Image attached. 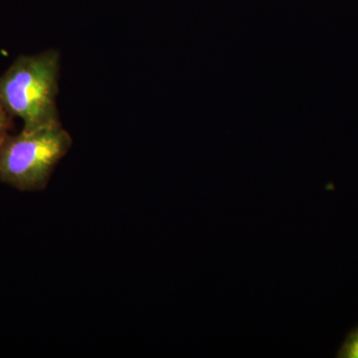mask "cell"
<instances>
[{"mask_svg": "<svg viewBox=\"0 0 358 358\" xmlns=\"http://www.w3.org/2000/svg\"><path fill=\"white\" fill-rule=\"evenodd\" d=\"M60 52L55 49L23 55L0 75V103L10 117L22 120L23 129L61 124L57 96Z\"/></svg>", "mask_w": 358, "mask_h": 358, "instance_id": "6da1fadb", "label": "cell"}, {"mask_svg": "<svg viewBox=\"0 0 358 358\" xmlns=\"http://www.w3.org/2000/svg\"><path fill=\"white\" fill-rule=\"evenodd\" d=\"M72 143L61 124L8 134L0 145V182L21 192L44 189Z\"/></svg>", "mask_w": 358, "mask_h": 358, "instance_id": "7a4b0ae2", "label": "cell"}, {"mask_svg": "<svg viewBox=\"0 0 358 358\" xmlns=\"http://www.w3.org/2000/svg\"><path fill=\"white\" fill-rule=\"evenodd\" d=\"M339 358H358V327L346 336L338 353Z\"/></svg>", "mask_w": 358, "mask_h": 358, "instance_id": "3957f363", "label": "cell"}, {"mask_svg": "<svg viewBox=\"0 0 358 358\" xmlns=\"http://www.w3.org/2000/svg\"><path fill=\"white\" fill-rule=\"evenodd\" d=\"M11 117H13L8 115V113L0 103V145L3 143L9 134L8 131L11 128Z\"/></svg>", "mask_w": 358, "mask_h": 358, "instance_id": "277c9868", "label": "cell"}]
</instances>
